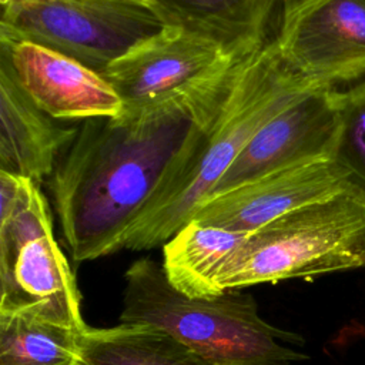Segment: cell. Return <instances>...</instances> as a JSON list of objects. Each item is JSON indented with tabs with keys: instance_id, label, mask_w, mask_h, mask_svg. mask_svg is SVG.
Returning a JSON list of instances; mask_svg holds the SVG:
<instances>
[{
	"instance_id": "1",
	"label": "cell",
	"mask_w": 365,
	"mask_h": 365,
	"mask_svg": "<svg viewBox=\"0 0 365 365\" xmlns=\"http://www.w3.org/2000/svg\"><path fill=\"white\" fill-rule=\"evenodd\" d=\"M234 76L217 88L135 118L83 121L50 180L61 231L76 262L123 248L133 224L215 115Z\"/></svg>"
},
{
	"instance_id": "2",
	"label": "cell",
	"mask_w": 365,
	"mask_h": 365,
	"mask_svg": "<svg viewBox=\"0 0 365 365\" xmlns=\"http://www.w3.org/2000/svg\"><path fill=\"white\" fill-rule=\"evenodd\" d=\"M314 88L321 87L307 83L284 63L274 38L250 53L241 61L215 115L133 224L123 248L144 251L173 238L211 195L257 131Z\"/></svg>"
},
{
	"instance_id": "3",
	"label": "cell",
	"mask_w": 365,
	"mask_h": 365,
	"mask_svg": "<svg viewBox=\"0 0 365 365\" xmlns=\"http://www.w3.org/2000/svg\"><path fill=\"white\" fill-rule=\"evenodd\" d=\"M124 278L121 322L163 329L211 365H292L307 358L285 345L301 338L262 319L251 294L234 288L190 297L150 258L134 261Z\"/></svg>"
},
{
	"instance_id": "4",
	"label": "cell",
	"mask_w": 365,
	"mask_h": 365,
	"mask_svg": "<svg viewBox=\"0 0 365 365\" xmlns=\"http://www.w3.org/2000/svg\"><path fill=\"white\" fill-rule=\"evenodd\" d=\"M365 265V198L342 194L250 232L224 261L215 289L312 278Z\"/></svg>"
},
{
	"instance_id": "5",
	"label": "cell",
	"mask_w": 365,
	"mask_h": 365,
	"mask_svg": "<svg viewBox=\"0 0 365 365\" xmlns=\"http://www.w3.org/2000/svg\"><path fill=\"white\" fill-rule=\"evenodd\" d=\"M0 312H26L77 332L81 298L53 235L37 182L0 171Z\"/></svg>"
},
{
	"instance_id": "6",
	"label": "cell",
	"mask_w": 365,
	"mask_h": 365,
	"mask_svg": "<svg viewBox=\"0 0 365 365\" xmlns=\"http://www.w3.org/2000/svg\"><path fill=\"white\" fill-rule=\"evenodd\" d=\"M0 41H31L103 73L168 23L141 0H0Z\"/></svg>"
},
{
	"instance_id": "7",
	"label": "cell",
	"mask_w": 365,
	"mask_h": 365,
	"mask_svg": "<svg viewBox=\"0 0 365 365\" xmlns=\"http://www.w3.org/2000/svg\"><path fill=\"white\" fill-rule=\"evenodd\" d=\"M248 54L235 53L201 33L167 24L101 74L121 100L117 117L135 118L225 84Z\"/></svg>"
},
{
	"instance_id": "8",
	"label": "cell",
	"mask_w": 365,
	"mask_h": 365,
	"mask_svg": "<svg viewBox=\"0 0 365 365\" xmlns=\"http://www.w3.org/2000/svg\"><path fill=\"white\" fill-rule=\"evenodd\" d=\"M274 40L307 83L355 84L365 78V0H284Z\"/></svg>"
},
{
	"instance_id": "9",
	"label": "cell",
	"mask_w": 365,
	"mask_h": 365,
	"mask_svg": "<svg viewBox=\"0 0 365 365\" xmlns=\"http://www.w3.org/2000/svg\"><path fill=\"white\" fill-rule=\"evenodd\" d=\"M339 120L341 88L304 93L257 131L215 184L211 195L278 170L332 158Z\"/></svg>"
},
{
	"instance_id": "10",
	"label": "cell",
	"mask_w": 365,
	"mask_h": 365,
	"mask_svg": "<svg viewBox=\"0 0 365 365\" xmlns=\"http://www.w3.org/2000/svg\"><path fill=\"white\" fill-rule=\"evenodd\" d=\"M348 192L358 194L346 173L334 158H324L278 170L211 195L197 207L190 221L252 232L288 212Z\"/></svg>"
},
{
	"instance_id": "11",
	"label": "cell",
	"mask_w": 365,
	"mask_h": 365,
	"mask_svg": "<svg viewBox=\"0 0 365 365\" xmlns=\"http://www.w3.org/2000/svg\"><path fill=\"white\" fill-rule=\"evenodd\" d=\"M0 61L26 96L54 120L117 117L123 104L108 80L60 51L31 41H0Z\"/></svg>"
},
{
	"instance_id": "12",
	"label": "cell",
	"mask_w": 365,
	"mask_h": 365,
	"mask_svg": "<svg viewBox=\"0 0 365 365\" xmlns=\"http://www.w3.org/2000/svg\"><path fill=\"white\" fill-rule=\"evenodd\" d=\"M0 118V171L36 182L54 173L57 157L78 133L76 127H61L40 110L1 61Z\"/></svg>"
},
{
	"instance_id": "13",
	"label": "cell",
	"mask_w": 365,
	"mask_h": 365,
	"mask_svg": "<svg viewBox=\"0 0 365 365\" xmlns=\"http://www.w3.org/2000/svg\"><path fill=\"white\" fill-rule=\"evenodd\" d=\"M168 23L248 54L262 46L278 0H148Z\"/></svg>"
},
{
	"instance_id": "14",
	"label": "cell",
	"mask_w": 365,
	"mask_h": 365,
	"mask_svg": "<svg viewBox=\"0 0 365 365\" xmlns=\"http://www.w3.org/2000/svg\"><path fill=\"white\" fill-rule=\"evenodd\" d=\"M248 234L190 221L164 244L168 281L190 297H215L218 269Z\"/></svg>"
},
{
	"instance_id": "15",
	"label": "cell",
	"mask_w": 365,
	"mask_h": 365,
	"mask_svg": "<svg viewBox=\"0 0 365 365\" xmlns=\"http://www.w3.org/2000/svg\"><path fill=\"white\" fill-rule=\"evenodd\" d=\"M80 342L86 365H211L165 331L147 324L87 327Z\"/></svg>"
},
{
	"instance_id": "16",
	"label": "cell",
	"mask_w": 365,
	"mask_h": 365,
	"mask_svg": "<svg viewBox=\"0 0 365 365\" xmlns=\"http://www.w3.org/2000/svg\"><path fill=\"white\" fill-rule=\"evenodd\" d=\"M81 332L26 312H0V365H86Z\"/></svg>"
},
{
	"instance_id": "17",
	"label": "cell",
	"mask_w": 365,
	"mask_h": 365,
	"mask_svg": "<svg viewBox=\"0 0 365 365\" xmlns=\"http://www.w3.org/2000/svg\"><path fill=\"white\" fill-rule=\"evenodd\" d=\"M332 158L365 198V78L341 88V120Z\"/></svg>"
},
{
	"instance_id": "18",
	"label": "cell",
	"mask_w": 365,
	"mask_h": 365,
	"mask_svg": "<svg viewBox=\"0 0 365 365\" xmlns=\"http://www.w3.org/2000/svg\"><path fill=\"white\" fill-rule=\"evenodd\" d=\"M141 1H148V0H141ZM150 3V1H148Z\"/></svg>"
}]
</instances>
